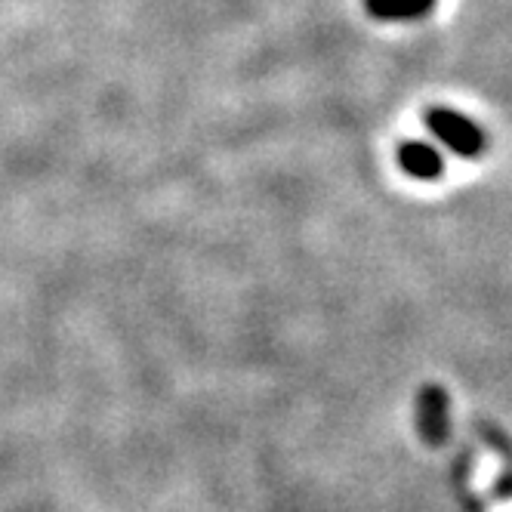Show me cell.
<instances>
[{
    "mask_svg": "<svg viewBox=\"0 0 512 512\" xmlns=\"http://www.w3.org/2000/svg\"><path fill=\"white\" fill-rule=\"evenodd\" d=\"M417 423L429 445H442L448 438V395L438 386H426L417 401Z\"/></svg>",
    "mask_w": 512,
    "mask_h": 512,
    "instance_id": "obj_2",
    "label": "cell"
},
{
    "mask_svg": "<svg viewBox=\"0 0 512 512\" xmlns=\"http://www.w3.org/2000/svg\"><path fill=\"white\" fill-rule=\"evenodd\" d=\"M398 167L405 170L408 176H414V179L432 182V179L442 176L445 161H442V155H438V152L432 149V145H426V142H405V145L398 149Z\"/></svg>",
    "mask_w": 512,
    "mask_h": 512,
    "instance_id": "obj_3",
    "label": "cell"
},
{
    "mask_svg": "<svg viewBox=\"0 0 512 512\" xmlns=\"http://www.w3.org/2000/svg\"><path fill=\"white\" fill-rule=\"evenodd\" d=\"M364 7L374 19L383 22H405V19H420L426 16L435 0H364Z\"/></svg>",
    "mask_w": 512,
    "mask_h": 512,
    "instance_id": "obj_4",
    "label": "cell"
},
{
    "mask_svg": "<svg viewBox=\"0 0 512 512\" xmlns=\"http://www.w3.org/2000/svg\"><path fill=\"white\" fill-rule=\"evenodd\" d=\"M426 127L432 130L438 142L448 145L460 158H479L485 149V133L479 130V124L469 121L460 112H451V108H429Z\"/></svg>",
    "mask_w": 512,
    "mask_h": 512,
    "instance_id": "obj_1",
    "label": "cell"
}]
</instances>
